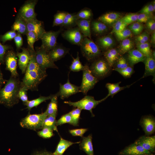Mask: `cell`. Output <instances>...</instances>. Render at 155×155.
<instances>
[{
    "label": "cell",
    "instance_id": "cell-1",
    "mask_svg": "<svg viewBox=\"0 0 155 155\" xmlns=\"http://www.w3.org/2000/svg\"><path fill=\"white\" fill-rule=\"evenodd\" d=\"M30 54V60L21 85L32 91H38L39 85L47 77L46 70L41 68L37 63L35 56V50L27 48Z\"/></svg>",
    "mask_w": 155,
    "mask_h": 155
},
{
    "label": "cell",
    "instance_id": "cell-2",
    "mask_svg": "<svg viewBox=\"0 0 155 155\" xmlns=\"http://www.w3.org/2000/svg\"><path fill=\"white\" fill-rule=\"evenodd\" d=\"M21 86L19 78L11 76L4 87L0 89V104L11 108L18 103V93Z\"/></svg>",
    "mask_w": 155,
    "mask_h": 155
},
{
    "label": "cell",
    "instance_id": "cell-3",
    "mask_svg": "<svg viewBox=\"0 0 155 155\" xmlns=\"http://www.w3.org/2000/svg\"><path fill=\"white\" fill-rule=\"evenodd\" d=\"M47 116L45 111L40 114H30L22 118L20 122L21 127L36 131L42 129L44 119Z\"/></svg>",
    "mask_w": 155,
    "mask_h": 155
},
{
    "label": "cell",
    "instance_id": "cell-4",
    "mask_svg": "<svg viewBox=\"0 0 155 155\" xmlns=\"http://www.w3.org/2000/svg\"><path fill=\"white\" fill-rule=\"evenodd\" d=\"M80 46L82 55L89 61L95 60L101 54L99 46L87 37H84Z\"/></svg>",
    "mask_w": 155,
    "mask_h": 155
},
{
    "label": "cell",
    "instance_id": "cell-5",
    "mask_svg": "<svg viewBox=\"0 0 155 155\" xmlns=\"http://www.w3.org/2000/svg\"><path fill=\"white\" fill-rule=\"evenodd\" d=\"M106 99L104 97L98 100L95 99L94 97L90 96H86L80 100L75 102L70 101H65V104L70 106L78 108L82 110H85L89 111L91 113L92 116H94L92 112V109L95 108L100 103Z\"/></svg>",
    "mask_w": 155,
    "mask_h": 155
},
{
    "label": "cell",
    "instance_id": "cell-6",
    "mask_svg": "<svg viewBox=\"0 0 155 155\" xmlns=\"http://www.w3.org/2000/svg\"><path fill=\"white\" fill-rule=\"evenodd\" d=\"M89 67L92 75L98 80L107 76L112 68L105 59L102 58L95 60Z\"/></svg>",
    "mask_w": 155,
    "mask_h": 155
},
{
    "label": "cell",
    "instance_id": "cell-7",
    "mask_svg": "<svg viewBox=\"0 0 155 155\" xmlns=\"http://www.w3.org/2000/svg\"><path fill=\"white\" fill-rule=\"evenodd\" d=\"M35 50V58L38 65L42 69L46 70L49 68L58 69V67L51 58L49 52L40 47H36Z\"/></svg>",
    "mask_w": 155,
    "mask_h": 155
},
{
    "label": "cell",
    "instance_id": "cell-8",
    "mask_svg": "<svg viewBox=\"0 0 155 155\" xmlns=\"http://www.w3.org/2000/svg\"><path fill=\"white\" fill-rule=\"evenodd\" d=\"M84 66L82 82L80 88L81 92L86 94L89 90L93 88L98 80L92 75L87 64Z\"/></svg>",
    "mask_w": 155,
    "mask_h": 155
},
{
    "label": "cell",
    "instance_id": "cell-9",
    "mask_svg": "<svg viewBox=\"0 0 155 155\" xmlns=\"http://www.w3.org/2000/svg\"><path fill=\"white\" fill-rule=\"evenodd\" d=\"M38 1L30 0L25 1L20 8L17 16L25 21L36 18L35 7Z\"/></svg>",
    "mask_w": 155,
    "mask_h": 155
},
{
    "label": "cell",
    "instance_id": "cell-10",
    "mask_svg": "<svg viewBox=\"0 0 155 155\" xmlns=\"http://www.w3.org/2000/svg\"><path fill=\"white\" fill-rule=\"evenodd\" d=\"M61 30L57 31H46L42 37V45L41 47L48 51H49L57 45L58 37Z\"/></svg>",
    "mask_w": 155,
    "mask_h": 155
},
{
    "label": "cell",
    "instance_id": "cell-11",
    "mask_svg": "<svg viewBox=\"0 0 155 155\" xmlns=\"http://www.w3.org/2000/svg\"><path fill=\"white\" fill-rule=\"evenodd\" d=\"M17 60L16 53L13 50L10 49L7 52L4 58L6 69L10 72L11 76L15 78L19 76L17 71Z\"/></svg>",
    "mask_w": 155,
    "mask_h": 155
},
{
    "label": "cell",
    "instance_id": "cell-12",
    "mask_svg": "<svg viewBox=\"0 0 155 155\" xmlns=\"http://www.w3.org/2000/svg\"><path fill=\"white\" fill-rule=\"evenodd\" d=\"M59 86V91L56 94L58 97L59 96L63 100L78 93L81 92L80 86L71 83L69 78L66 83L63 84H60Z\"/></svg>",
    "mask_w": 155,
    "mask_h": 155
},
{
    "label": "cell",
    "instance_id": "cell-13",
    "mask_svg": "<svg viewBox=\"0 0 155 155\" xmlns=\"http://www.w3.org/2000/svg\"><path fill=\"white\" fill-rule=\"evenodd\" d=\"M62 35L71 44L79 46L84 37L78 27L65 31Z\"/></svg>",
    "mask_w": 155,
    "mask_h": 155
},
{
    "label": "cell",
    "instance_id": "cell-14",
    "mask_svg": "<svg viewBox=\"0 0 155 155\" xmlns=\"http://www.w3.org/2000/svg\"><path fill=\"white\" fill-rule=\"evenodd\" d=\"M28 32H32L36 35L38 40L40 39L46 32L42 22L36 18L26 21Z\"/></svg>",
    "mask_w": 155,
    "mask_h": 155
},
{
    "label": "cell",
    "instance_id": "cell-15",
    "mask_svg": "<svg viewBox=\"0 0 155 155\" xmlns=\"http://www.w3.org/2000/svg\"><path fill=\"white\" fill-rule=\"evenodd\" d=\"M119 155H154L144 149L141 146L135 143L120 151Z\"/></svg>",
    "mask_w": 155,
    "mask_h": 155
},
{
    "label": "cell",
    "instance_id": "cell-16",
    "mask_svg": "<svg viewBox=\"0 0 155 155\" xmlns=\"http://www.w3.org/2000/svg\"><path fill=\"white\" fill-rule=\"evenodd\" d=\"M140 125L146 135L149 136L154 133L155 121L154 117L152 115H145L142 117L140 121Z\"/></svg>",
    "mask_w": 155,
    "mask_h": 155
},
{
    "label": "cell",
    "instance_id": "cell-17",
    "mask_svg": "<svg viewBox=\"0 0 155 155\" xmlns=\"http://www.w3.org/2000/svg\"><path fill=\"white\" fill-rule=\"evenodd\" d=\"M21 52L16 53L18 58V64L22 73H25L30 60V54L28 49L25 48H21Z\"/></svg>",
    "mask_w": 155,
    "mask_h": 155
},
{
    "label": "cell",
    "instance_id": "cell-18",
    "mask_svg": "<svg viewBox=\"0 0 155 155\" xmlns=\"http://www.w3.org/2000/svg\"><path fill=\"white\" fill-rule=\"evenodd\" d=\"M134 143L140 145L144 149L152 153L155 152V136H142L137 140Z\"/></svg>",
    "mask_w": 155,
    "mask_h": 155
},
{
    "label": "cell",
    "instance_id": "cell-19",
    "mask_svg": "<svg viewBox=\"0 0 155 155\" xmlns=\"http://www.w3.org/2000/svg\"><path fill=\"white\" fill-rule=\"evenodd\" d=\"M69 49L61 45H57L49 52L50 57L54 62L64 57L69 52Z\"/></svg>",
    "mask_w": 155,
    "mask_h": 155
},
{
    "label": "cell",
    "instance_id": "cell-20",
    "mask_svg": "<svg viewBox=\"0 0 155 155\" xmlns=\"http://www.w3.org/2000/svg\"><path fill=\"white\" fill-rule=\"evenodd\" d=\"M128 53L127 61L129 65L131 67L139 62H144L146 58L137 49H132Z\"/></svg>",
    "mask_w": 155,
    "mask_h": 155
},
{
    "label": "cell",
    "instance_id": "cell-21",
    "mask_svg": "<svg viewBox=\"0 0 155 155\" xmlns=\"http://www.w3.org/2000/svg\"><path fill=\"white\" fill-rule=\"evenodd\" d=\"M75 24L84 37L91 39V23L90 20L78 19Z\"/></svg>",
    "mask_w": 155,
    "mask_h": 155
},
{
    "label": "cell",
    "instance_id": "cell-22",
    "mask_svg": "<svg viewBox=\"0 0 155 155\" xmlns=\"http://www.w3.org/2000/svg\"><path fill=\"white\" fill-rule=\"evenodd\" d=\"M92 135L91 134L87 137H83L79 145L81 150L87 155H94L92 143Z\"/></svg>",
    "mask_w": 155,
    "mask_h": 155
},
{
    "label": "cell",
    "instance_id": "cell-23",
    "mask_svg": "<svg viewBox=\"0 0 155 155\" xmlns=\"http://www.w3.org/2000/svg\"><path fill=\"white\" fill-rule=\"evenodd\" d=\"M144 62L145 65V70L141 78L152 75L153 77L154 81L155 77V59L152 56L146 57Z\"/></svg>",
    "mask_w": 155,
    "mask_h": 155
},
{
    "label": "cell",
    "instance_id": "cell-24",
    "mask_svg": "<svg viewBox=\"0 0 155 155\" xmlns=\"http://www.w3.org/2000/svg\"><path fill=\"white\" fill-rule=\"evenodd\" d=\"M120 14L117 12H112L106 13L100 17L98 20L105 24L106 26L113 25L121 18Z\"/></svg>",
    "mask_w": 155,
    "mask_h": 155
},
{
    "label": "cell",
    "instance_id": "cell-25",
    "mask_svg": "<svg viewBox=\"0 0 155 155\" xmlns=\"http://www.w3.org/2000/svg\"><path fill=\"white\" fill-rule=\"evenodd\" d=\"M135 82L130 85L122 87L119 86L120 84L121 83V82L115 83H106L105 86L108 90V94L105 98L106 99L109 96H111L113 97L115 95L121 90L129 88Z\"/></svg>",
    "mask_w": 155,
    "mask_h": 155
},
{
    "label": "cell",
    "instance_id": "cell-26",
    "mask_svg": "<svg viewBox=\"0 0 155 155\" xmlns=\"http://www.w3.org/2000/svg\"><path fill=\"white\" fill-rule=\"evenodd\" d=\"M80 142H73L61 137L56 149L52 154L53 155H63L65 151L70 146L74 144L80 143Z\"/></svg>",
    "mask_w": 155,
    "mask_h": 155
},
{
    "label": "cell",
    "instance_id": "cell-27",
    "mask_svg": "<svg viewBox=\"0 0 155 155\" xmlns=\"http://www.w3.org/2000/svg\"><path fill=\"white\" fill-rule=\"evenodd\" d=\"M119 51L115 48L110 49L104 53L105 59L112 68L119 57Z\"/></svg>",
    "mask_w": 155,
    "mask_h": 155
},
{
    "label": "cell",
    "instance_id": "cell-28",
    "mask_svg": "<svg viewBox=\"0 0 155 155\" xmlns=\"http://www.w3.org/2000/svg\"><path fill=\"white\" fill-rule=\"evenodd\" d=\"M11 29L21 34L26 35L28 32L26 22L17 16L12 26Z\"/></svg>",
    "mask_w": 155,
    "mask_h": 155
},
{
    "label": "cell",
    "instance_id": "cell-29",
    "mask_svg": "<svg viewBox=\"0 0 155 155\" xmlns=\"http://www.w3.org/2000/svg\"><path fill=\"white\" fill-rule=\"evenodd\" d=\"M55 94H51L48 96H40L38 98L32 100H28L24 104L26 106V108L29 111L34 107H36L42 102L47 100H51Z\"/></svg>",
    "mask_w": 155,
    "mask_h": 155
},
{
    "label": "cell",
    "instance_id": "cell-30",
    "mask_svg": "<svg viewBox=\"0 0 155 155\" xmlns=\"http://www.w3.org/2000/svg\"><path fill=\"white\" fill-rule=\"evenodd\" d=\"M98 42L99 46L104 50H108L111 49L114 43L113 40L109 36L100 38L98 39Z\"/></svg>",
    "mask_w": 155,
    "mask_h": 155
},
{
    "label": "cell",
    "instance_id": "cell-31",
    "mask_svg": "<svg viewBox=\"0 0 155 155\" xmlns=\"http://www.w3.org/2000/svg\"><path fill=\"white\" fill-rule=\"evenodd\" d=\"M90 27L93 31L97 34H102L107 30V26L98 20L92 21Z\"/></svg>",
    "mask_w": 155,
    "mask_h": 155
},
{
    "label": "cell",
    "instance_id": "cell-32",
    "mask_svg": "<svg viewBox=\"0 0 155 155\" xmlns=\"http://www.w3.org/2000/svg\"><path fill=\"white\" fill-rule=\"evenodd\" d=\"M57 97L56 94L51 100V101L48 104L47 108L45 111L47 116L57 115L58 110Z\"/></svg>",
    "mask_w": 155,
    "mask_h": 155
},
{
    "label": "cell",
    "instance_id": "cell-33",
    "mask_svg": "<svg viewBox=\"0 0 155 155\" xmlns=\"http://www.w3.org/2000/svg\"><path fill=\"white\" fill-rule=\"evenodd\" d=\"M133 43L130 39L127 38L122 41L119 47V52L121 54L128 53L132 49Z\"/></svg>",
    "mask_w": 155,
    "mask_h": 155
},
{
    "label": "cell",
    "instance_id": "cell-34",
    "mask_svg": "<svg viewBox=\"0 0 155 155\" xmlns=\"http://www.w3.org/2000/svg\"><path fill=\"white\" fill-rule=\"evenodd\" d=\"M57 115H52L47 116L44 120L43 127H46L51 128L53 131L58 132L56 125L57 121L56 117Z\"/></svg>",
    "mask_w": 155,
    "mask_h": 155
},
{
    "label": "cell",
    "instance_id": "cell-35",
    "mask_svg": "<svg viewBox=\"0 0 155 155\" xmlns=\"http://www.w3.org/2000/svg\"><path fill=\"white\" fill-rule=\"evenodd\" d=\"M71 57L73 60L69 67L70 70L73 72H78L83 71L84 66L82 64L80 61L79 52H77L76 58H74L72 56Z\"/></svg>",
    "mask_w": 155,
    "mask_h": 155
},
{
    "label": "cell",
    "instance_id": "cell-36",
    "mask_svg": "<svg viewBox=\"0 0 155 155\" xmlns=\"http://www.w3.org/2000/svg\"><path fill=\"white\" fill-rule=\"evenodd\" d=\"M136 46L137 49L146 57L151 56L152 51L148 42L143 44H137Z\"/></svg>",
    "mask_w": 155,
    "mask_h": 155
},
{
    "label": "cell",
    "instance_id": "cell-37",
    "mask_svg": "<svg viewBox=\"0 0 155 155\" xmlns=\"http://www.w3.org/2000/svg\"><path fill=\"white\" fill-rule=\"evenodd\" d=\"M128 28L132 33L138 35L142 32L144 27L142 23L136 22L129 24Z\"/></svg>",
    "mask_w": 155,
    "mask_h": 155
},
{
    "label": "cell",
    "instance_id": "cell-38",
    "mask_svg": "<svg viewBox=\"0 0 155 155\" xmlns=\"http://www.w3.org/2000/svg\"><path fill=\"white\" fill-rule=\"evenodd\" d=\"M81 111L80 109L76 108L69 112L71 117V125L75 126H78Z\"/></svg>",
    "mask_w": 155,
    "mask_h": 155
},
{
    "label": "cell",
    "instance_id": "cell-39",
    "mask_svg": "<svg viewBox=\"0 0 155 155\" xmlns=\"http://www.w3.org/2000/svg\"><path fill=\"white\" fill-rule=\"evenodd\" d=\"M75 15L66 13L62 26L65 27H68L75 24L77 20Z\"/></svg>",
    "mask_w": 155,
    "mask_h": 155
},
{
    "label": "cell",
    "instance_id": "cell-40",
    "mask_svg": "<svg viewBox=\"0 0 155 155\" xmlns=\"http://www.w3.org/2000/svg\"><path fill=\"white\" fill-rule=\"evenodd\" d=\"M114 34L117 39L121 41L127 38L132 35V33L130 30L126 28L123 30L116 32Z\"/></svg>",
    "mask_w": 155,
    "mask_h": 155
},
{
    "label": "cell",
    "instance_id": "cell-41",
    "mask_svg": "<svg viewBox=\"0 0 155 155\" xmlns=\"http://www.w3.org/2000/svg\"><path fill=\"white\" fill-rule=\"evenodd\" d=\"M115 64V65L113 67H114L112 70L122 69L129 66L127 60L124 57L122 56L119 57L114 65Z\"/></svg>",
    "mask_w": 155,
    "mask_h": 155
},
{
    "label": "cell",
    "instance_id": "cell-42",
    "mask_svg": "<svg viewBox=\"0 0 155 155\" xmlns=\"http://www.w3.org/2000/svg\"><path fill=\"white\" fill-rule=\"evenodd\" d=\"M138 14L129 13L121 18L122 21L127 25L137 21Z\"/></svg>",
    "mask_w": 155,
    "mask_h": 155
},
{
    "label": "cell",
    "instance_id": "cell-43",
    "mask_svg": "<svg viewBox=\"0 0 155 155\" xmlns=\"http://www.w3.org/2000/svg\"><path fill=\"white\" fill-rule=\"evenodd\" d=\"M92 16L91 11L88 9H84L75 15L76 19L90 20Z\"/></svg>",
    "mask_w": 155,
    "mask_h": 155
},
{
    "label": "cell",
    "instance_id": "cell-44",
    "mask_svg": "<svg viewBox=\"0 0 155 155\" xmlns=\"http://www.w3.org/2000/svg\"><path fill=\"white\" fill-rule=\"evenodd\" d=\"M27 42L29 48L32 50H34V44L35 42L38 40L36 34L32 32H28L27 33Z\"/></svg>",
    "mask_w": 155,
    "mask_h": 155
},
{
    "label": "cell",
    "instance_id": "cell-45",
    "mask_svg": "<svg viewBox=\"0 0 155 155\" xmlns=\"http://www.w3.org/2000/svg\"><path fill=\"white\" fill-rule=\"evenodd\" d=\"M53 130L50 128L43 127L41 131L37 132V134L40 137L48 139L52 137L54 135Z\"/></svg>",
    "mask_w": 155,
    "mask_h": 155
},
{
    "label": "cell",
    "instance_id": "cell-46",
    "mask_svg": "<svg viewBox=\"0 0 155 155\" xmlns=\"http://www.w3.org/2000/svg\"><path fill=\"white\" fill-rule=\"evenodd\" d=\"M113 70L118 72L124 78H126L131 77L134 72L133 67L130 66H129L122 69H114Z\"/></svg>",
    "mask_w": 155,
    "mask_h": 155
},
{
    "label": "cell",
    "instance_id": "cell-47",
    "mask_svg": "<svg viewBox=\"0 0 155 155\" xmlns=\"http://www.w3.org/2000/svg\"><path fill=\"white\" fill-rule=\"evenodd\" d=\"M66 13L59 12L56 13L54 16L53 26L62 25Z\"/></svg>",
    "mask_w": 155,
    "mask_h": 155
},
{
    "label": "cell",
    "instance_id": "cell-48",
    "mask_svg": "<svg viewBox=\"0 0 155 155\" xmlns=\"http://www.w3.org/2000/svg\"><path fill=\"white\" fill-rule=\"evenodd\" d=\"M121 18L113 25V28L111 32V34H114L116 32L121 31L127 26L122 21Z\"/></svg>",
    "mask_w": 155,
    "mask_h": 155
},
{
    "label": "cell",
    "instance_id": "cell-49",
    "mask_svg": "<svg viewBox=\"0 0 155 155\" xmlns=\"http://www.w3.org/2000/svg\"><path fill=\"white\" fill-rule=\"evenodd\" d=\"M71 117L70 114L69 113L63 115L57 121L56 125L57 126L65 123H69L71 125Z\"/></svg>",
    "mask_w": 155,
    "mask_h": 155
},
{
    "label": "cell",
    "instance_id": "cell-50",
    "mask_svg": "<svg viewBox=\"0 0 155 155\" xmlns=\"http://www.w3.org/2000/svg\"><path fill=\"white\" fill-rule=\"evenodd\" d=\"M16 34L17 33L14 30L9 31L3 35L0 36V40L3 43H4L7 41L13 39L16 36Z\"/></svg>",
    "mask_w": 155,
    "mask_h": 155
},
{
    "label": "cell",
    "instance_id": "cell-51",
    "mask_svg": "<svg viewBox=\"0 0 155 155\" xmlns=\"http://www.w3.org/2000/svg\"><path fill=\"white\" fill-rule=\"evenodd\" d=\"M28 90L26 87L21 86L18 92L19 98L22 101L24 104L29 100L27 94Z\"/></svg>",
    "mask_w": 155,
    "mask_h": 155
},
{
    "label": "cell",
    "instance_id": "cell-52",
    "mask_svg": "<svg viewBox=\"0 0 155 155\" xmlns=\"http://www.w3.org/2000/svg\"><path fill=\"white\" fill-rule=\"evenodd\" d=\"M11 49V47L10 46L2 44L0 41V64L4 63L6 53L8 51Z\"/></svg>",
    "mask_w": 155,
    "mask_h": 155
},
{
    "label": "cell",
    "instance_id": "cell-53",
    "mask_svg": "<svg viewBox=\"0 0 155 155\" xmlns=\"http://www.w3.org/2000/svg\"><path fill=\"white\" fill-rule=\"evenodd\" d=\"M149 39V35L146 32H144L137 35L135 38L137 44H143L148 42Z\"/></svg>",
    "mask_w": 155,
    "mask_h": 155
},
{
    "label": "cell",
    "instance_id": "cell-54",
    "mask_svg": "<svg viewBox=\"0 0 155 155\" xmlns=\"http://www.w3.org/2000/svg\"><path fill=\"white\" fill-rule=\"evenodd\" d=\"M87 131V128H80L69 130V131L73 136H79L82 137L84 134Z\"/></svg>",
    "mask_w": 155,
    "mask_h": 155
},
{
    "label": "cell",
    "instance_id": "cell-55",
    "mask_svg": "<svg viewBox=\"0 0 155 155\" xmlns=\"http://www.w3.org/2000/svg\"><path fill=\"white\" fill-rule=\"evenodd\" d=\"M13 39L17 50H19L21 49L23 44V40L21 34L17 32L16 36Z\"/></svg>",
    "mask_w": 155,
    "mask_h": 155
},
{
    "label": "cell",
    "instance_id": "cell-56",
    "mask_svg": "<svg viewBox=\"0 0 155 155\" xmlns=\"http://www.w3.org/2000/svg\"><path fill=\"white\" fill-rule=\"evenodd\" d=\"M155 11L152 4L147 5L143 7L140 10V13L151 15Z\"/></svg>",
    "mask_w": 155,
    "mask_h": 155
},
{
    "label": "cell",
    "instance_id": "cell-57",
    "mask_svg": "<svg viewBox=\"0 0 155 155\" xmlns=\"http://www.w3.org/2000/svg\"><path fill=\"white\" fill-rule=\"evenodd\" d=\"M152 18L151 15L144 13H140L138 14L137 22L142 23H146L149 20Z\"/></svg>",
    "mask_w": 155,
    "mask_h": 155
},
{
    "label": "cell",
    "instance_id": "cell-58",
    "mask_svg": "<svg viewBox=\"0 0 155 155\" xmlns=\"http://www.w3.org/2000/svg\"><path fill=\"white\" fill-rule=\"evenodd\" d=\"M147 28L150 31L153 32L155 30V22L154 20L151 18L146 23Z\"/></svg>",
    "mask_w": 155,
    "mask_h": 155
},
{
    "label": "cell",
    "instance_id": "cell-59",
    "mask_svg": "<svg viewBox=\"0 0 155 155\" xmlns=\"http://www.w3.org/2000/svg\"><path fill=\"white\" fill-rule=\"evenodd\" d=\"M7 81L4 79L3 78L0 67V89L3 85L6 83Z\"/></svg>",
    "mask_w": 155,
    "mask_h": 155
},
{
    "label": "cell",
    "instance_id": "cell-60",
    "mask_svg": "<svg viewBox=\"0 0 155 155\" xmlns=\"http://www.w3.org/2000/svg\"><path fill=\"white\" fill-rule=\"evenodd\" d=\"M33 155H53L52 153L47 151L37 152L35 153Z\"/></svg>",
    "mask_w": 155,
    "mask_h": 155
},
{
    "label": "cell",
    "instance_id": "cell-61",
    "mask_svg": "<svg viewBox=\"0 0 155 155\" xmlns=\"http://www.w3.org/2000/svg\"><path fill=\"white\" fill-rule=\"evenodd\" d=\"M150 41L151 43L153 45L155 44V31L152 32L151 37L150 38Z\"/></svg>",
    "mask_w": 155,
    "mask_h": 155
},
{
    "label": "cell",
    "instance_id": "cell-62",
    "mask_svg": "<svg viewBox=\"0 0 155 155\" xmlns=\"http://www.w3.org/2000/svg\"><path fill=\"white\" fill-rule=\"evenodd\" d=\"M151 56L155 59V52L154 51H152Z\"/></svg>",
    "mask_w": 155,
    "mask_h": 155
},
{
    "label": "cell",
    "instance_id": "cell-63",
    "mask_svg": "<svg viewBox=\"0 0 155 155\" xmlns=\"http://www.w3.org/2000/svg\"><path fill=\"white\" fill-rule=\"evenodd\" d=\"M152 4V5H153V8L154 9V10H155V1H153V4Z\"/></svg>",
    "mask_w": 155,
    "mask_h": 155
}]
</instances>
